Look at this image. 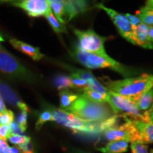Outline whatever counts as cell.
<instances>
[{
  "instance_id": "3",
  "label": "cell",
  "mask_w": 153,
  "mask_h": 153,
  "mask_svg": "<svg viewBox=\"0 0 153 153\" xmlns=\"http://www.w3.org/2000/svg\"><path fill=\"white\" fill-rule=\"evenodd\" d=\"M72 56L77 62L89 69L109 68L117 72L126 78L133 77L139 72L117 62L108 55H99L82 51L78 47L74 48L71 52Z\"/></svg>"
},
{
  "instance_id": "11",
  "label": "cell",
  "mask_w": 153,
  "mask_h": 153,
  "mask_svg": "<svg viewBox=\"0 0 153 153\" xmlns=\"http://www.w3.org/2000/svg\"><path fill=\"white\" fill-rule=\"evenodd\" d=\"M149 26L141 23L136 26L132 27V33L130 43L148 49H153V44L148 41Z\"/></svg>"
},
{
  "instance_id": "9",
  "label": "cell",
  "mask_w": 153,
  "mask_h": 153,
  "mask_svg": "<svg viewBox=\"0 0 153 153\" xmlns=\"http://www.w3.org/2000/svg\"><path fill=\"white\" fill-rule=\"evenodd\" d=\"M97 7L104 10L108 15L122 37L130 42V38H131L132 33V26L126 16L117 12L114 9L105 7L102 4H99L97 5Z\"/></svg>"
},
{
  "instance_id": "19",
  "label": "cell",
  "mask_w": 153,
  "mask_h": 153,
  "mask_svg": "<svg viewBox=\"0 0 153 153\" xmlns=\"http://www.w3.org/2000/svg\"><path fill=\"white\" fill-rule=\"evenodd\" d=\"M48 3L51 10H53V13L55 15V17L58 19L59 22L64 24L65 23L64 18H63V16H64V1L49 0Z\"/></svg>"
},
{
  "instance_id": "28",
  "label": "cell",
  "mask_w": 153,
  "mask_h": 153,
  "mask_svg": "<svg viewBox=\"0 0 153 153\" xmlns=\"http://www.w3.org/2000/svg\"><path fill=\"white\" fill-rule=\"evenodd\" d=\"M27 113L25 111H21V112L17 116V123L24 131H26L27 128Z\"/></svg>"
},
{
  "instance_id": "29",
  "label": "cell",
  "mask_w": 153,
  "mask_h": 153,
  "mask_svg": "<svg viewBox=\"0 0 153 153\" xmlns=\"http://www.w3.org/2000/svg\"><path fill=\"white\" fill-rule=\"evenodd\" d=\"M131 149L132 153H149L148 145L141 143H131Z\"/></svg>"
},
{
  "instance_id": "26",
  "label": "cell",
  "mask_w": 153,
  "mask_h": 153,
  "mask_svg": "<svg viewBox=\"0 0 153 153\" xmlns=\"http://www.w3.org/2000/svg\"><path fill=\"white\" fill-rule=\"evenodd\" d=\"M14 114L10 110L0 113V125H9L14 121Z\"/></svg>"
},
{
  "instance_id": "24",
  "label": "cell",
  "mask_w": 153,
  "mask_h": 153,
  "mask_svg": "<svg viewBox=\"0 0 153 153\" xmlns=\"http://www.w3.org/2000/svg\"><path fill=\"white\" fill-rule=\"evenodd\" d=\"M70 77L72 85L74 86V88H78V89H82V90H85V89L88 88L87 82L85 79H82L75 72H72Z\"/></svg>"
},
{
  "instance_id": "17",
  "label": "cell",
  "mask_w": 153,
  "mask_h": 153,
  "mask_svg": "<svg viewBox=\"0 0 153 153\" xmlns=\"http://www.w3.org/2000/svg\"><path fill=\"white\" fill-rule=\"evenodd\" d=\"M153 103V88L150 90L143 94L137 100L135 101V104L140 111L146 112L152 106Z\"/></svg>"
},
{
  "instance_id": "18",
  "label": "cell",
  "mask_w": 153,
  "mask_h": 153,
  "mask_svg": "<svg viewBox=\"0 0 153 153\" xmlns=\"http://www.w3.org/2000/svg\"><path fill=\"white\" fill-rule=\"evenodd\" d=\"M59 96L60 99V109L64 111L68 110L79 97V95L75 94L68 89L61 91Z\"/></svg>"
},
{
  "instance_id": "10",
  "label": "cell",
  "mask_w": 153,
  "mask_h": 153,
  "mask_svg": "<svg viewBox=\"0 0 153 153\" xmlns=\"http://www.w3.org/2000/svg\"><path fill=\"white\" fill-rule=\"evenodd\" d=\"M14 4L24 9L32 17L45 16L51 11L48 1L46 0H24Z\"/></svg>"
},
{
  "instance_id": "8",
  "label": "cell",
  "mask_w": 153,
  "mask_h": 153,
  "mask_svg": "<svg viewBox=\"0 0 153 153\" xmlns=\"http://www.w3.org/2000/svg\"><path fill=\"white\" fill-rule=\"evenodd\" d=\"M123 116L125 118V123L106 130L104 133V137L109 141L126 140L131 143H137L139 139L138 132L134 125L133 119L126 116Z\"/></svg>"
},
{
  "instance_id": "7",
  "label": "cell",
  "mask_w": 153,
  "mask_h": 153,
  "mask_svg": "<svg viewBox=\"0 0 153 153\" xmlns=\"http://www.w3.org/2000/svg\"><path fill=\"white\" fill-rule=\"evenodd\" d=\"M73 31L79 41V48L88 53L107 55L104 47L107 38L99 36L92 29L81 30L73 28Z\"/></svg>"
},
{
  "instance_id": "14",
  "label": "cell",
  "mask_w": 153,
  "mask_h": 153,
  "mask_svg": "<svg viewBox=\"0 0 153 153\" xmlns=\"http://www.w3.org/2000/svg\"><path fill=\"white\" fill-rule=\"evenodd\" d=\"M9 43L15 49L28 55L34 60H40L44 57V55L40 51L39 48L33 47L29 44L20 41L15 38H11L9 40Z\"/></svg>"
},
{
  "instance_id": "21",
  "label": "cell",
  "mask_w": 153,
  "mask_h": 153,
  "mask_svg": "<svg viewBox=\"0 0 153 153\" xmlns=\"http://www.w3.org/2000/svg\"><path fill=\"white\" fill-rule=\"evenodd\" d=\"M53 83L58 90H67L68 88H74L70 76L63 74H57L53 79Z\"/></svg>"
},
{
  "instance_id": "6",
  "label": "cell",
  "mask_w": 153,
  "mask_h": 153,
  "mask_svg": "<svg viewBox=\"0 0 153 153\" xmlns=\"http://www.w3.org/2000/svg\"><path fill=\"white\" fill-rule=\"evenodd\" d=\"M0 71L11 77L21 80L33 81V74L20 61L1 47L0 48Z\"/></svg>"
},
{
  "instance_id": "12",
  "label": "cell",
  "mask_w": 153,
  "mask_h": 153,
  "mask_svg": "<svg viewBox=\"0 0 153 153\" xmlns=\"http://www.w3.org/2000/svg\"><path fill=\"white\" fill-rule=\"evenodd\" d=\"M0 95L1 98L7 101L11 106L20 108L21 111H25L26 112L30 111L29 107L23 102L19 96L14 92L8 85L0 80Z\"/></svg>"
},
{
  "instance_id": "13",
  "label": "cell",
  "mask_w": 153,
  "mask_h": 153,
  "mask_svg": "<svg viewBox=\"0 0 153 153\" xmlns=\"http://www.w3.org/2000/svg\"><path fill=\"white\" fill-rule=\"evenodd\" d=\"M133 122L138 132L139 139L137 143L150 144L153 143V123L143 120H133Z\"/></svg>"
},
{
  "instance_id": "32",
  "label": "cell",
  "mask_w": 153,
  "mask_h": 153,
  "mask_svg": "<svg viewBox=\"0 0 153 153\" xmlns=\"http://www.w3.org/2000/svg\"><path fill=\"white\" fill-rule=\"evenodd\" d=\"M10 128L11 131V134H14V135H22V136H26L25 134V131H23L20 126L19 125L17 122L13 121L10 124Z\"/></svg>"
},
{
  "instance_id": "40",
  "label": "cell",
  "mask_w": 153,
  "mask_h": 153,
  "mask_svg": "<svg viewBox=\"0 0 153 153\" xmlns=\"http://www.w3.org/2000/svg\"><path fill=\"white\" fill-rule=\"evenodd\" d=\"M3 41H4V39L3 38L2 36L0 35V42H3ZM0 47H1V46H0Z\"/></svg>"
},
{
  "instance_id": "38",
  "label": "cell",
  "mask_w": 153,
  "mask_h": 153,
  "mask_svg": "<svg viewBox=\"0 0 153 153\" xmlns=\"http://www.w3.org/2000/svg\"><path fill=\"white\" fill-rule=\"evenodd\" d=\"M147 112H148V111H147ZM148 114H149V116H150V122H152V123H153V112L152 113H148Z\"/></svg>"
},
{
  "instance_id": "31",
  "label": "cell",
  "mask_w": 153,
  "mask_h": 153,
  "mask_svg": "<svg viewBox=\"0 0 153 153\" xmlns=\"http://www.w3.org/2000/svg\"><path fill=\"white\" fill-rule=\"evenodd\" d=\"M11 134L10 126L9 125H0V138L8 140Z\"/></svg>"
},
{
  "instance_id": "35",
  "label": "cell",
  "mask_w": 153,
  "mask_h": 153,
  "mask_svg": "<svg viewBox=\"0 0 153 153\" xmlns=\"http://www.w3.org/2000/svg\"><path fill=\"white\" fill-rule=\"evenodd\" d=\"M148 41L150 43L153 44V26H149Z\"/></svg>"
},
{
  "instance_id": "23",
  "label": "cell",
  "mask_w": 153,
  "mask_h": 153,
  "mask_svg": "<svg viewBox=\"0 0 153 153\" xmlns=\"http://www.w3.org/2000/svg\"><path fill=\"white\" fill-rule=\"evenodd\" d=\"M82 96L89 99V100L94 101V102L106 103L108 94H103L97 92V91L91 90V89H86L85 90H83Z\"/></svg>"
},
{
  "instance_id": "2",
  "label": "cell",
  "mask_w": 153,
  "mask_h": 153,
  "mask_svg": "<svg viewBox=\"0 0 153 153\" xmlns=\"http://www.w3.org/2000/svg\"><path fill=\"white\" fill-rule=\"evenodd\" d=\"M107 90L126 97L135 103L143 94L153 88V74H143L138 76L111 80L101 79Z\"/></svg>"
},
{
  "instance_id": "22",
  "label": "cell",
  "mask_w": 153,
  "mask_h": 153,
  "mask_svg": "<svg viewBox=\"0 0 153 153\" xmlns=\"http://www.w3.org/2000/svg\"><path fill=\"white\" fill-rule=\"evenodd\" d=\"M45 18L48 20V22L51 25L53 30L57 33H66L67 29L65 24H63L60 22H59L58 19L53 14L52 10L45 16Z\"/></svg>"
},
{
  "instance_id": "20",
  "label": "cell",
  "mask_w": 153,
  "mask_h": 153,
  "mask_svg": "<svg viewBox=\"0 0 153 153\" xmlns=\"http://www.w3.org/2000/svg\"><path fill=\"white\" fill-rule=\"evenodd\" d=\"M136 16L143 24L153 26V9L144 7L136 12Z\"/></svg>"
},
{
  "instance_id": "15",
  "label": "cell",
  "mask_w": 153,
  "mask_h": 153,
  "mask_svg": "<svg viewBox=\"0 0 153 153\" xmlns=\"http://www.w3.org/2000/svg\"><path fill=\"white\" fill-rule=\"evenodd\" d=\"M87 3L85 1H64V16L70 21L76 15L87 10Z\"/></svg>"
},
{
  "instance_id": "4",
  "label": "cell",
  "mask_w": 153,
  "mask_h": 153,
  "mask_svg": "<svg viewBox=\"0 0 153 153\" xmlns=\"http://www.w3.org/2000/svg\"><path fill=\"white\" fill-rule=\"evenodd\" d=\"M66 111L82 120L91 122L104 121L115 115L107 103L94 102L82 95L79 96Z\"/></svg>"
},
{
  "instance_id": "41",
  "label": "cell",
  "mask_w": 153,
  "mask_h": 153,
  "mask_svg": "<svg viewBox=\"0 0 153 153\" xmlns=\"http://www.w3.org/2000/svg\"><path fill=\"white\" fill-rule=\"evenodd\" d=\"M0 153H7L6 151H4L3 150V149H1V148H0Z\"/></svg>"
},
{
  "instance_id": "27",
  "label": "cell",
  "mask_w": 153,
  "mask_h": 153,
  "mask_svg": "<svg viewBox=\"0 0 153 153\" xmlns=\"http://www.w3.org/2000/svg\"><path fill=\"white\" fill-rule=\"evenodd\" d=\"M22 153H34L33 144L30 137H28L27 140L24 144L18 145Z\"/></svg>"
},
{
  "instance_id": "34",
  "label": "cell",
  "mask_w": 153,
  "mask_h": 153,
  "mask_svg": "<svg viewBox=\"0 0 153 153\" xmlns=\"http://www.w3.org/2000/svg\"><path fill=\"white\" fill-rule=\"evenodd\" d=\"M68 153H89L87 151L81 150L76 148H71L68 150Z\"/></svg>"
},
{
  "instance_id": "30",
  "label": "cell",
  "mask_w": 153,
  "mask_h": 153,
  "mask_svg": "<svg viewBox=\"0 0 153 153\" xmlns=\"http://www.w3.org/2000/svg\"><path fill=\"white\" fill-rule=\"evenodd\" d=\"M28 138V136H22V135H14V134H11L10 136L9 137V141L14 145H22L26 142Z\"/></svg>"
},
{
  "instance_id": "39",
  "label": "cell",
  "mask_w": 153,
  "mask_h": 153,
  "mask_svg": "<svg viewBox=\"0 0 153 153\" xmlns=\"http://www.w3.org/2000/svg\"><path fill=\"white\" fill-rule=\"evenodd\" d=\"M148 113H152L153 112V103H152V106H151V108H150V110L148 111Z\"/></svg>"
},
{
  "instance_id": "37",
  "label": "cell",
  "mask_w": 153,
  "mask_h": 153,
  "mask_svg": "<svg viewBox=\"0 0 153 153\" xmlns=\"http://www.w3.org/2000/svg\"><path fill=\"white\" fill-rule=\"evenodd\" d=\"M145 7L153 9V0H148V1H147L146 4H145Z\"/></svg>"
},
{
  "instance_id": "1",
  "label": "cell",
  "mask_w": 153,
  "mask_h": 153,
  "mask_svg": "<svg viewBox=\"0 0 153 153\" xmlns=\"http://www.w3.org/2000/svg\"><path fill=\"white\" fill-rule=\"evenodd\" d=\"M53 121L61 126L71 129L74 133L86 135H98L104 133L106 130L116 126L120 116L114 115L104 121L91 122L82 120L71 113L60 108H53L51 109Z\"/></svg>"
},
{
  "instance_id": "36",
  "label": "cell",
  "mask_w": 153,
  "mask_h": 153,
  "mask_svg": "<svg viewBox=\"0 0 153 153\" xmlns=\"http://www.w3.org/2000/svg\"><path fill=\"white\" fill-rule=\"evenodd\" d=\"M7 110L6 109V106L4 103L3 101V99L1 98V95H0V113H2Z\"/></svg>"
},
{
  "instance_id": "25",
  "label": "cell",
  "mask_w": 153,
  "mask_h": 153,
  "mask_svg": "<svg viewBox=\"0 0 153 153\" xmlns=\"http://www.w3.org/2000/svg\"><path fill=\"white\" fill-rule=\"evenodd\" d=\"M47 121H53V115L51 114V111H44L41 113V114L38 116V119L36 122V128L38 130H40L43 124L46 123Z\"/></svg>"
},
{
  "instance_id": "33",
  "label": "cell",
  "mask_w": 153,
  "mask_h": 153,
  "mask_svg": "<svg viewBox=\"0 0 153 153\" xmlns=\"http://www.w3.org/2000/svg\"><path fill=\"white\" fill-rule=\"evenodd\" d=\"M125 16H126V18L128 19L129 22L131 23L132 27L136 26L137 25L140 24L141 23H142L140 22V20L136 16H134V15H132L130 14H126Z\"/></svg>"
},
{
  "instance_id": "42",
  "label": "cell",
  "mask_w": 153,
  "mask_h": 153,
  "mask_svg": "<svg viewBox=\"0 0 153 153\" xmlns=\"http://www.w3.org/2000/svg\"><path fill=\"white\" fill-rule=\"evenodd\" d=\"M150 153H153V149H151L150 151Z\"/></svg>"
},
{
  "instance_id": "16",
  "label": "cell",
  "mask_w": 153,
  "mask_h": 153,
  "mask_svg": "<svg viewBox=\"0 0 153 153\" xmlns=\"http://www.w3.org/2000/svg\"><path fill=\"white\" fill-rule=\"evenodd\" d=\"M128 142L126 140L109 141L106 146L97 148L102 153H124L128 149Z\"/></svg>"
},
{
  "instance_id": "5",
  "label": "cell",
  "mask_w": 153,
  "mask_h": 153,
  "mask_svg": "<svg viewBox=\"0 0 153 153\" xmlns=\"http://www.w3.org/2000/svg\"><path fill=\"white\" fill-rule=\"evenodd\" d=\"M106 103L109 105L115 115L123 114V116L133 120L150 122L148 112L142 113L135 103L123 96L108 91Z\"/></svg>"
}]
</instances>
